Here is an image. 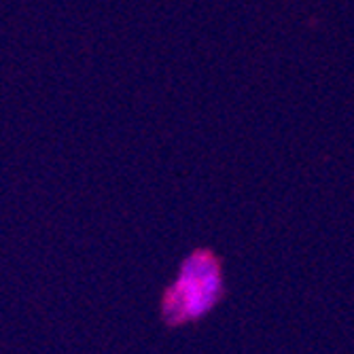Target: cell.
Here are the masks:
<instances>
[{
  "mask_svg": "<svg viewBox=\"0 0 354 354\" xmlns=\"http://www.w3.org/2000/svg\"><path fill=\"white\" fill-rule=\"evenodd\" d=\"M223 259L212 248H196L178 266L176 278L164 288L159 316L168 329H180L206 318L225 299Z\"/></svg>",
  "mask_w": 354,
  "mask_h": 354,
  "instance_id": "6da1fadb",
  "label": "cell"
}]
</instances>
